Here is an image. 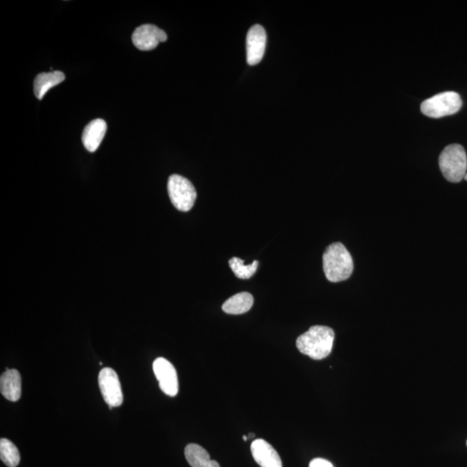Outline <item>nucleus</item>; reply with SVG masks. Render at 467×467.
Instances as JSON below:
<instances>
[{
    "instance_id": "19",
    "label": "nucleus",
    "mask_w": 467,
    "mask_h": 467,
    "mask_svg": "<svg viewBox=\"0 0 467 467\" xmlns=\"http://www.w3.org/2000/svg\"><path fill=\"white\" fill-rule=\"evenodd\" d=\"M254 436H256V435H254V433H250V435H248V439L254 438Z\"/></svg>"
},
{
    "instance_id": "17",
    "label": "nucleus",
    "mask_w": 467,
    "mask_h": 467,
    "mask_svg": "<svg viewBox=\"0 0 467 467\" xmlns=\"http://www.w3.org/2000/svg\"><path fill=\"white\" fill-rule=\"evenodd\" d=\"M228 264L236 276L243 280H248L253 276L259 266L258 261H254V263L250 265H245L244 261L237 257L231 258Z\"/></svg>"
},
{
    "instance_id": "9",
    "label": "nucleus",
    "mask_w": 467,
    "mask_h": 467,
    "mask_svg": "<svg viewBox=\"0 0 467 467\" xmlns=\"http://www.w3.org/2000/svg\"><path fill=\"white\" fill-rule=\"evenodd\" d=\"M267 45V33L263 26H252L247 35V62L254 66L263 60Z\"/></svg>"
},
{
    "instance_id": "12",
    "label": "nucleus",
    "mask_w": 467,
    "mask_h": 467,
    "mask_svg": "<svg viewBox=\"0 0 467 467\" xmlns=\"http://www.w3.org/2000/svg\"><path fill=\"white\" fill-rule=\"evenodd\" d=\"M107 129V123L101 119H96L86 125L82 132V140L88 152H94L97 150L104 140Z\"/></svg>"
},
{
    "instance_id": "5",
    "label": "nucleus",
    "mask_w": 467,
    "mask_h": 467,
    "mask_svg": "<svg viewBox=\"0 0 467 467\" xmlns=\"http://www.w3.org/2000/svg\"><path fill=\"white\" fill-rule=\"evenodd\" d=\"M167 189L171 203L178 211L187 212L194 206L197 191L187 178L180 175H171L168 180Z\"/></svg>"
},
{
    "instance_id": "10",
    "label": "nucleus",
    "mask_w": 467,
    "mask_h": 467,
    "mask_svg": "<svg viewBox=\"0 0 467 467\" xmlns=\"http://www.w3.org/2000/svg\"><path fill=\"white\" fill-rule=\"evenodd\" d=\"M251 453L261 467H283L279 453L266 440H254L251 444Z\"/></svg>"
},
{
    "instance_id": "16",
    "label": "nucleus",
    "mask_w": 467,
    "mask_h": 467,
    "mask_svg": "<svg viewBox=\"0 0 467 467\" xmlns=\"http://www.w3.org/2000/svg\"><path fill=\"white\" fill-rule=\"evenodd\" d=\"M0 459L8 467H16L21 462L18 447L11 440L5 438L0 440Z\"/></svg>"
},
{
    "instance_id": "6",
    "label": "nucleus",
    "mask_w": 467,
    "mask_h": 467,
    "mask_svg": "<svg viewBox=\"0 0 467 467\" xmlns=\"http://www.w3.org/2000/svg\"><path fill=\"white\" fill-rule=\"evenodd\" d=\"M99 387L105 403L109 407H120L123 403L120 379L111 368H104L99 373Z\"/></svg>"
},
{
    "instance_id": "11",
    "label": "nucleus",
    "mask_w": 467,
    "mask_h": 467,
    "mask_svg": "<svg viewBox=\"0 0 467 467\" xmlns=\"http://www.w3.org/2000/svg\"><path fill=\"white\" fill-rule=\"evenodd\" d=\"M0 390L5 398L18 402L22 395V380L18 370L6 369L0 377Z\"/></svg>"
},
{
    "instance_id": "8",
    "label": "nucleus",
    "mask_w": 467,
    "mask_h": 467,
    "mask_svg": "<svg viewBox=\"0 0 467 467\" xmlns=\"http://www.w3.org/2000/svg\"><path fill=\"white\" fill-rule=\"evenodd\" d=\"M132 40L135 47L140 51H152L158 47L160 43L167 40V35L163 29L154 25H143L135 29Z\"/></svg>"
},
{
    "instance_id": "22",
    "label": "nucleus",
    "mask_w": 467,
    "mask_h": 467,
    "mask_svg": "<svg viewBox=\"0 0 467 467\" xmlns=\"http://www.w3.org/2000/svg\"><path fill=\"white\" fill-rule=\"evenodd\" d=\"M466 445H467V442H466Z\"/></svg>"
},
{
    "instance_id": "3",
    "label": "nucleus",
    "mask_w": 467,
    "mask_h": 467,
    "mask_svg": "<svg viewBox=\"0 0 467 467\" xmlns=\"http://www.w3.org/2000/svg\"><path fill=\"white\" fill-rule=\"evenodd\" d=\"M439 165L447 181L459 183L466 174L467 157L465 149L459 144L448 145L440 154Z\"/></svg>"
},
{
    "instance_id": "7",
    "label": "nucleus",
    "mask_w": 467,
    "mask_h": 467,
    "mask_svg": "<svg viewBox=\"0 0 467 467\" xmlns=\"http://www.w3.org/2000/svg\"><path fill=\"white\" fill-rule=\"evenodd\" d=\"M152 368L162 392L169 396H176L178 393V374L172 363L164 357H158L155 359Z\"/></svg>"
},
{
    "instance_id": "20",
    "label": "nucleus",
    "mask_w": 467,
    "mask_h": 467,
    "mask_svg": "<svg viewBox=\"0 0 467 467\" xmlns=\"http://www.w3.org/2000/svg\"><path fill=\"white\" fill-rule=\"evenodd\" d=\"M243 439L245 440V442L248 440V436L246 435H243Z\"/></svg>"
},
{
    "instance_id": "13",
    "label": "nucleus",
    "mask_w": 467,
    "mask_h": 467,
    "mask_svg": "<svg viewBox=\"0 0 467 467\" xmlns=\"http://www.w3.org/2000/svg\"><path fill=\"white\" fill-rule=\"evenodd\" d=\"M65 80V75L61 71L41 73L34 81V93L38 100H42L49 89Z\"/></svg>"
},
{
    "instance_id": "21",
    "label": "nucleus",
    "mask_w": 467,
    "mask_h": 467,
    "mask_svg": "<svg viewBox=\"0 0 467 467\" xmlns=\"http://www.w3.org/2000/svg\"><path fill=\"white\" fill-rule=\"evenodd\" d=\"M464 180H465L466 181H467V173L465 175V177H464Z\"/></svg>"
},
{
    "instance_id": "15",
    "label": "nucleus",
    "mask_w": 467,
    "mask_h": 467,
    "mask_svg": "<svg viewBox=\"0 0 467 467\" xmlns=\"http://www.w3.org/2000/svg\"><path fill=\"white\" fill-rule=\"evenodd\" d=\"M253 296L250 293L243 291V293L237 294L225 301L223 304V310L224 313L228 314L238 315V314H243L250 311L251 307H253Z\"/></svg>"
},
{
    "instance_id": "4",
    "label": "nucleus",
    "mask_w": 467,
    "mask_h": 467,
    "mask_svg": "<svg viewBox=\"0 0 467 467\" xmlns=\"http://www.w3.org/2000/svg\"><path fill=\"white\" fill-rule=\"evenodd\" d=\"M462 100L458 93L444 92L424 101L420 105L423 115L431 118H442L459 111Z\"/></svg>"
},
{
    "instance_id": "18",
    "label": "nucleus",
    "mask_w": 467,
    "mask_h": 467,
    "mask_svg": "<svg viewBox=\"0 0 467 467\" xmlns=\"http://www.w3.org/2000/svg\"><path fill=\"white\" fill-rule=\"evenodd\" d=\"M309 467H334L333 464L324 459H314L311 460Z\"/></svg>"
},
{
    "instance_id": "1",
    "label": "nucleus",
    "mask_w": 467,
    "mask_h": 467,
    "mask_svg": "<svg viewBox=\"0 0 467 467\" xmlns=\"http://www.w3.org/2000/svg\"><path fill=\"white\" fill-rule=\"evenodd\" d=\"M334 337L335 333L332 328L314 326L298 337L296 346L304 355L314 360H321L332 352Z\"/></svg>"
},
{
    "instance_id": "2",
    "label": "nucleus",
    "mask_w": 467,
    "mask_h": 467,
    "mask_svg": "<svg viewBox=\"0 0 467 467\" xmlns=\"http://www.w3.org/2000/svg\"><path fill=\"white\" fill-rule=\"evenodd\" d=\"M323 268L328 280L340 283L352 276L354 268L352 257L342 243H334L324 251Z\"/></svg>"
},
{
    "instance_id": "14",
    "label": "nucleus",
    "mask_w": 467,
    "mask_h": 467,
    "mask_svg": "<svg viewBox=\"0 0 467 467\" xmlns=\"http://www.w3.org/2000/svg\"><path fill=\"white\" fill-rule=\"evenodd\" d=\"M184 455L191 467H220L219 464L211 459L206 450L197 444H189L185 447Z\"/></svg>"
}]
</instances>
